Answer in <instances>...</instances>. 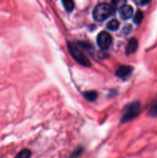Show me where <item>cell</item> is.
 Listing matches in <instances>:
<instances>
[{"instance_id":"6da1fadb","label":"cell","mask_w":157,"mask_h":158,"mask_svg":"<svg viewBox=\"0 0 157 158\" xmlns=\"http://www.w3.org/2000/svg\"><path fill=\"white\" fill-rule=\"evenodd\" d=\"M112 5L108 3H99L96 5L92 11V17L97 22H103L115 12Z\"/></svg>"},{"instance_id":"7a4b0ae2","label":"cell","mask_w":157,"mask_h":158,"mask_svg":"<svg viewBox=\"0 0 157 158\" xmlns=\"http://www.w3.org/2000/svg\"><path fill=\"white\" fill-rule=\"evenodd\" d=\"M141 104L139 101L132 102L126 105L123 110V114L121 118V123H124L135 119L140 113Z\"/></svg>"},{"instance_id":"3957f363","label":"cell","mask_w":157,"mask_h":158,"mask_svg":"<svg viewBox=\"0 0 157 158\" xmlns=\"http://www.w3.org/2000/svg\"><path fill=\"white\" fill-rule=\"evenodd\" d=\"M68 49H69V53L71 54L72 58L75 60L78 63L83 66L89 67L91 66V62L89 61V58L77 47L73 43H68Z\"/></svg>"},{"instance_id":"277c9868","label":"cell","mask_w":157,"mask_h":158,"mask_svg":"<svg viewBox=\"0 0 157 158\" xmlns=\"http://www.w3.org/2000/svg\"><path fill=\"white\" fill-rule=\"evenodd\" d=\"M97 44L102 49H107L111 46L112 43V38L109 32L102 31L97 35Z\"/></svg>"},{"instance_id":"5b68a950","label":"cell","mask_w":157,"mask_h":158,"mask_svg":"<svg viewBox=\"0 0 157 158\" xmlns=\"http://www.w3.org/2000/svg\"><path fill=\"white\" fill-rule=\"evenodd\" d=\"M133 71V67L131 66H120L115 70V74L116 77L121 79H126L128 77L131 75V73Z\"/></svg>"},{"instance_id":"8992f818","label":"cell","mask_w":157,"mask_h":158,"mask_svg":"<svg viewBox=\"0 0 157 158\" xmlns=\"http://www.w3.org/2000/svg\"><path fill=\"white\" fill-rule=\"evenodd\" d=\"M119 16L122 19L127 20L133 15V9L129 5H123L119 9Z\"/></svg>"},{"instance_id":"52a82bcc","label":"cell","mask_w":157,"mask_h":158,"mask_svg":"<svg viewBox=\"0 0 157 158\" xmlns=\"http://www.w3.org/2000/svg\"><path fill=\"white\" fill-rule=\"evenodd\" d=\"M138 48V41L135 38H132L128 42L127 46L126 49V54L127 56L134 53Z\"/></svg>"},{"instance_id":"ba28073f","label":"cell","mask_w":157,"mask_h":158,"mask_svg":"<svg viewBox=\"0 0 157 158\" xmlns=\"http://www.w3.org/2000/svg\"><path fill=\"white\" fill-rule=\"evenodd\" d=\"M148 114L151 117H157V97L154 99L153 101L149 106Z\"/></svg>"},{"instance_id":"9c48e42d","label":"cell","mask_w":157,"mask_h":158,"mask_svg":"<svg viewBox=\"0 0 157 158\" xmlns=\"http://www.w3.org/2000/svg\"><path fill=\"white\" fill-rule=\"evenodd\" d=\"M83 95L86 98V100L90 102L95 101L97 99V97H98V94H97V92H95L94 90L85 91V92H83Z\"/></svg>"},{"instance_id":"30bf717a","label":"cell","mask_w":157,"mask_h":158,"mask_svg":"<svg viewBox=\"0 0 157 158\" xmlns=\"http://www.w3.org/2000/svg\"><path fill=\"white\" fill-rule=\"evenodd\" d=\"M119 27V23L117 19H112L106 25V29L109 31H115Z\"/></svg>"},{"instance_id":"8fae6325","label":"cell","mask_w":157,"mask_h":158,"mask_svg":"<svg viewBox=\"0 0 157 158\" xmlns=\"http://www.w3.org/2000/svg\"><path fill=\"white\" fill-rule=\"evenodd\" d=\"M62 2L63 6H64L65 9H66L67 12H72L74 9L75 7V3L73 1H71V0H65V1Z\"/></svg>"},{"instance_id":"7c38bea8","label":"cell","mask_w":157,"mask_h":158,"mask_svg":"<svg viewBox=\"0 0 157 158\" xmlns=\"http://www.w3.org/2000/svg\"><path fill=\"white\" fill-rule=\"evenodd\" d=\"M143 13L142 12L141 10H137L135 14L134 15L133 17V22L135 23L136 25L140 24L143 21Z\"/></svg>"},{"instance_id":"4fadbf2b","label":"cell","mask_w":157,"mask_h":158,"mask_svg":"<svg viewBox=\"0 0 157 158\" xmlns=\"http://www.w3.org/2000/svg\"><path fill=\"white\" fill-rule=\"evenodd\" d=\"M31 151L29 149H24L20 151L15 158H30Z\"/></svg>"},{"instance_id":"5bb4252c","label":"cell","mask_w":157,"mask_h":158,"mask_svg":"<svg viewBox=\"0 0 157 158\" xmlns=\"http://www.w3.org/2000/svg\"><path fill=\"white\" fill-rule=\"evenodd\" d=\"M83 151V148H77L72 153V154H71L70 157L69 158H78L80 155H81Z\"/></svg>"},{"instance_id":"9a60e30c","label":"cell","mask_w":157,"mask_h":158,"mask_svg":"<svg viewBox=\"0 0 157 158\" xmlns=\"http://www.w3.org/2000/svg\"><path fill=\"white\" fill-rule=\"evenodd\" d=\"M132 27L130 25H126V26H125L124 27H123V33L124 34V35H129L131 32V31H132Z\"/></svg>"},{"instance_id":"2e32d148","label":"cell","mask_w":157,"mask_h":158,"mask_svg":"<svg viewBox=\"0 0 157 158\" xmlns=\"http://www.w3.org/2000/svg\"><path fill=\"white\" fill-rule=\"evenodd\" d=\"M135 2L136 3L137 5L143 6V5H146L148 4V3H149V1H142V0H139V1H135Z\"/></svg>"}]
</instances>
